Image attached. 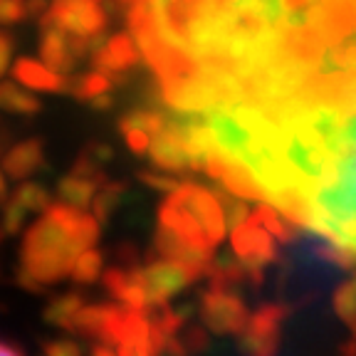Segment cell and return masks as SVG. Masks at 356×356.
Segmentation results:
<instances>
[{
    "label": "cell",
    "mask_w": 356,
    "mask_h": 356,
    "mask_svg": "<svg viewBox=\"0 0 356 356\" xmlns=\"http://www.w3.org/2000/svg\"><path fill=\"white\" fill-rule=\"evenodd\" d=\"M149 67L195 161L356 257V0H188Z\"/></svg>",
    "instance_id": "6da1fadb"
},
{
    "label": "cell",
    "mask_w": 356,
    "mask_h": 356,
    "mask_svg": "<svg viewBox=\"0 0 356 356\" xmlns=\"http://www.w3.org/2000/svg\"><path fill=\"white\" fill-rule=\"evenodd\" d=\"M97 238V220L82 216L74 206H52L44 213L22 245V280L35 287L62 280L74 270L84 250Z\"/></svg>",
    "instance_id": "7a4b0ae2"
},
{
    "label": "cell",
    "mask_w": 356,
    "mask_h": 356,
    "mask_svg": "<svg viewBox=\"0 0 356 356\" xmlns=\"http://www.w3.org/2000/svg\"><path fill=\"white\" fill-rule=\"evenodd\" d=\"M280 319L282 312L275 305H267L245 324V337L240 341L245 356H273L277 349Z\"/></svg>",
    "instance_id": "3957f363"
},
{
    "label": "cell",
    "mask_w": 356,
    "mask_h": 356,
    "mask_svg": "<svg viewBox=\"0 0 356 356\" xmlns=\"http://www.w3.org/2000/svg\"><path fill=\"white\" fill-rule=\"evenodd\" d=\"M203 317L216 332H240L248 322L243 302L228 292H211L203 302Z\"/></svg>",
    "instance_id": "277c9868"
},
{
    "label": "cell",
    "mask_w": 356,
    "mask_h": 356,
    "mask_svg": "<svg viewBox=\"0 0 356 356\" xmlns=\"http://www.w3.org/2000/svg\"><path fill=\"white\" fill-rule=\"evenodd\" d=\"M233 238H235V252H238V257L243 262L257 265V262H267L275 255L270 230H267L262 222L257 225V218L255 220H245L243 225H238Z\"/></svg>",
    "instance_id": "5b68a950"
},
{
    "label": "cell",
    "mask_w": 356,
    "mask_h": 356,
    "mask_svg": "<svg viewBox=\"0 0 356 356\" xmlns=\"http://www.w3.org/2000/svg\"><path fill=\"white\" fill-rule=\"evenodd\" d=\"M40 163H42V149L38 141H25L6 156V171L13 178H28Z\"/></svg>",
    "instance_id": "8992f818"
},
{
    "label": "cell",
    "mask_w": 356,
    "mask_h": 356,
    "mask_svg": "<svg viewBox=\"0 0 356 356\" xmlns=\"http://www.w3.org/2000/svg\"><path fill=\"white\" fill-rule=\"evenodd\" d=\"M15 77L30 87L40 89H60V77L47 65H38L33 60H20L15 65Z\"/></svg>",
    "instance_id": "52a82bcc"
},
{
    "label": "cell",
    "mask_w": 356,
    "mask_h": 356,
    "mask_svg": "<svg viewBox=\"0 0 356 356\" xmlns=\"http://www.w3.org/2000/svg\"><path fill=\"white\" fill-rule=\"evenodd\" d=\"M0 109L15 111V114H30V111H38L40 104H38V99H33L30 95L20 92L15 84L0 82Z\"/></svg>",
    "instance_id": "ba28073f"
},
{
    "label": "cell",
    "mask_w": 356,
    "mask_h": 356,
    "mask_svg": "<svg viewBox=\"0 0 356 356\" xmlns=\"http://www.w3.org/2000/svg\"><path fill=\"white\" fill-rule=\"evenodd\" d=\"M60 193L65 198V203H70V206H87L92 195H95V181L84 176H67L60 186Z\"/></svg>",
    "instance_id": "9c48e42d"
},
{
    "label": "cell",
    "mask_w": 356,
    "mask_h": 356,
    "mask_svg": "<svg viewBox=\"0 0 356 356\" xmlns=\"http://www.w3.org/2000/svg\"><path fill=\"white\" fill-rule=\"evenodd\" d=\"M79 309H82V300H77L74 295L60 297V300L47 309V319H50L52 324H60V327H72Z\"/></svg>",
    "instance_id": "30bf717a"
},
{
    "label": "cell",
    "mask_w": 356,
    "mask_h": 356,
    "mask_svg": "<svg viewBox=\"0 0 356 356\" xmlns=\"http://www.w3.org/2000/svg\"><path fill=\"white\" fill-rule=\"evenodd\" d=\"M99 267H102V257L97 255V252H92V250H84L82 255H79V260L74 262L72 275L77 280H84V282H89V280L99 277Z\"/></svg>",
    "instance_id": "8fae6325"
},
{
    "label": "cell",
    "mask_w": 356,
    "mask_h": 356,
    "mask_svg": "<svg viewBox=\"0 0 356 356\" xmlns=\"http://www.w3.org/2000/svg\"><path fill=\"white\" fill-rule=\"evenodd\" d=\"M44 356H82V351H79V346L74 341L60 339L44 346Z\"/></svg>",
    "instance_id": "7c38bea8"
},
{
    "label": "cell",
    "mask_w": 356,
    "mask_h": 356,
    "mask_svg": "<svg viewBox=\"0 0 356 356\" xmlns=\"http://www.w3.org/2000/svg\"><path fill=\"white\" fill-rule=\"evenodd\" d=\"M22 15L20 0H0V22H15Z\"/></svg>",
    "instance_id": "4fadbf2b"
},
{
    "label": "cell",
    "mask_w": 356,
    "mask_h": 356,
    "mask_svg": "<svg viewBox=\"0 0 356 356\" xmlns=\"http://www.w3.org/2000/svg\"><path fill=\"white\" fill-rule=\"evenodd\" d=\"M10 50H13V42L8 35H0V74L6 72L8 60H10Z\"/></svg>",
    "instance_id": "5bb4252c"
},
{
    "label": "cell",
    "mask_w": 356,
    "mask_h": 356,
    "mask_svg": "<svg viewBox=\"0 0 356 356\" xmlns=\"http://www.w3.org/2000/svg\"><path fill=\"white\" fill-rule=\"evenodd\" d=\"M0 356H22L20 351H15L13 346H8V344H0Z\"/></svg>",
    "instance_id": "9a60e30c"
},
{
    "label": "cell",
    "mask_w": 356,
    "mask_h": 356,
    "mask_svg": "<svg viewBox=\"0 0 356 356\" xmlns=\"http://www.w3.org/2000/svg\"><path fill=\"white\" fill-rule=\"evenodd\" d=\"M6 195V181H3V173H0V198Z\"/></svg>",
    "instance_id": "2e32d148"
}]
</instances>
